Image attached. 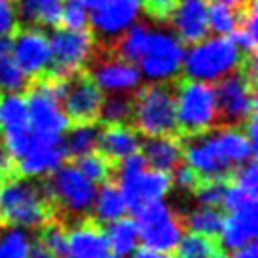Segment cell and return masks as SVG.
<instances>
[{
	"instance_id": "6da1fadb",
	"label": "cell",
	"mask_w": 258,
	"mask_h": 258,
	"mask_svg": "<svg viewBox=\"0 0 258 258\" xmlns=\"http://www.w3.org/2000/svg\"><path fill=\"white\" fill-rule=\"evenodd\" d=\"M0 211L2 221L25 230L42 228L51 217V202L43 185L30 177L0 179Z\"/></svg>"
},
{
	"instance_id": "7a4b0ae2",
	"label": "cell",
	"mask_w": 258,
	"mask_h": 258,
	"mask_svg": "<svg viewBox=\"0 0 258 258\" xmlns=\"http://www.w3.org/2000/svg\"><path fill=\"white\" fill-rule=\"evenodd\" d=\"M64 85V78L51 76L49 79H43L29 91V121L38 145L62 144V136L70 128V119L60 106Z\"/></svg>"
},
{
	"instance_id": "3957f363",
	"label": "cell",
	"mask_w": 258,
	"mask_h": 258,
	"mask_svg": "<svg viewBox=\"0 0 258 258\" xmlns=\"http://www.w3.org/2000/svg\"><path fill=\"white\" fill-rule=\"evenodd\" d=\"M243 64L241 49L230 36H211L190 43L183 57V72L188 79L215 83Z\"/></svg>"
},
{
	"instance_id": "277c9868",
	"label": "cell",
	"mask_w": 258,
	"mask_h": 258,
	"mask_svg": "<svg viewBox=\"0 0 258 258\" xmlns=\"http://www.w3.org/2000/svg\"><path fill=\"white\" fill-rule=\"evenodd\" d=\"M119 190L126 202V208L136 211L140 206L149 202H160L172 188L170 173L147 168L144 157L134 153L122 158L119 166Z\"/></svg>"
},
{
	"instance_id": "5b68a950",
	"label": "cell",
	"mask_w": 258,
	"mask_h": 258,
	"mask_svg": "<svg viewBox=\"0 0 258 258\" xmlns=\"http://www.w3.org/2000/svg\"><path fill=\"white\" fill-rule=\"evenodd\" d=\"M175 96V126L185 134L196 136L208 132L219 119L215 87L204 81L186 79L177 87Z\"/></svg>"
},
{
	"instance_id": "8992f818",
	"label": "cell",
	"mask_w": 258,
	"mask_h": 258,
	"mask_svg": "<svg viewBox=\"0 0 258 258\" xmlns=\"http://www.w3.org/2000/svg\"><path fill=\"white\" fill-rule=\"evenodd\" d=\"M132 121L136 130L147 138L172 134L175 126V96L164 83L142 89L132 100Z\"/></svg>"
},
{
	"instance_id": "52a82bcc",
	"label": "cell",
	"mask_w": 258,
	"mask_h": 258,
	"mask_svg": "<svg viewBox=\"0 0 258 258\" xmlns=\"http://www.w3.org/2000/svg\"><path fill=\"white\" fill-rule=\"evenodd\" d=\"M45 194L64 215L81 219L93 208L96 185L87 179L76 166H58L45 181Z\"/></svg>"
},
{
	"instance_id": "ba28073f",
	"label": "cell",
	"mask_w": 258,
	"mask_h": 258,
	"mask_svg": "<svg viewBox=\"0 0 258 258\" xmlns=\"http://www.w3.org/2000/svg\"><path fill=\"white\" fill-rule=\"evenodd\" d=\"M185 47L170 30L149 29L144 57L138 60V70L151 83H166L183 68Z\"/></svg>"
},
{
	"instance_id": "9c48e42d",
	"label": "cell",
	"mask_w": 258,
	"mask_h": 258,
	"mask_svg": "<svg viewBox=\"0 0 258 258\" xmlns=\"http://www.w3.org/2000/svg\"><path fill=\"white\" fill-rule=\"evenodd\" d=\"M140 239L147 249L160 252L173 251L183 237V221L164 202H149L134 211Z\"/></svg>"
},
{
	"instance_id": "30bf717a",
	"label": "cell",
	"mask_w": 258,
	"mask_h": 258,
	"mask_svg": "<svg viewBox=\"0 0 258 258\" xmlns=\"http://www.w3.org/2000/svg\"><path fill=\"white\" fill-rule=\"evenodd\" d=\"M51 76L72 78L91 60L94 51V36L85 29H58L49 36Z\"/></svg>"
},
{
	"instance_id": "8fae6325",
	"label": "cell",
	"mask_w": 258,
	"mask_h": 258,
	"mask_svg": "<svg viewBox=\"0 0 258 258\" xmlns=\"http://www.w3.org/2000/svg\"><path fill=\"white\" fill-rule=\"evenodd\" d=\"M0 126L2 144L15 160L36 147V138L30 128L29 108L21 94H4L0 98Z\"/></svg>"
},
{
	"instance_id": "7c38bea8",
	"label": "cell",
	"mask_w": 258,
	"mask_h": 258,
	"mask_svg": "<svg viewBox=\"0 0 258 258\" xmlns=\"http://www.w3.org/2000/svg\"><path fill=\"white\" fill-rule=\"evenodd\" d=\"M215 96L219 119L230 124H239L256 115L254 83L245 74L236 72L222 78L215 87Z\"/></svg>"
},
{
	"instance_id": "4fadbf2b",
	"label": "cell",
	"mask_w": 258,
	"mask_h": 258,
	"mask_svg": "<svg viewBox=\"0 0 258 258\" xmlns=\"http://www.w3.org/2000/svg\"><path fill=\"white\" fill-rule=\"evenodd\" d=\"M10 55L27 78H42L51 66L49 36L40 27H27L12 40Z\"/></svg>"
},
{
	"instance_id": "5bb4252c",
	"label": "cell",
	"mask_w": 258,
	"mask_h": 258,
	"mask_svg": "<svg viewBox=\"0 0 258 258\" xmlns=\"http://www.w3.org/2000/svg\"><path fill=\"white\" fill-rule=\"evenodd\" d=\"M183 158L200 179L224 181L230 172H234L222 158L211 132L190 136V140L183 145Z\"/></svg>"
},
{
	"instance_id": "9a60e30c",
	"label": "cell",
	"mask_w": 258,
	"mask_h": 258,
	"mask_svg": "<svg viewBox=\"0 0 258 258\" xmlns=\"http://www.w3.org/2000/svg\"><path fill=\"white\" fill-rule=\"evenodd\" d=\"M100 104L102 93L93 83V79L87 76H79V74L72 78H66L60 106L70 121L93 122L94 119H98Z\"/></svg>"
},
{
	"instance_id": "2e32d148",
	"label": "cell",
	"mask_w": 258,
	"mask_h": 258,
	"mask_svg": "<svg viewBox=\"0 0 258 258\" xmlns=\"http://www.w3.org/2000/svg\"><path fill=\"white\" fill-rule=\"evenodd\" d=\"M144 10V0H106L93 10L89 21L93 30L102 38H119L128 30Z\"/></svg>"
},
{
	"instance_id": "e0dca14e",
	"label": "cell",
	"mask_w": 258,
	"mask_h": 258,
	"mask_svg": "<svg viewBox=\"0 0 258 258\" xmlns=\"http://www.w3.org/2000/svg\"><path fill=\"white\" fill-rule=\"evenodd\" d=\"M89 78L100 89V93L106 94H130L132 91H136L144 79L138 66L122 57L98 60L93 66Z\"/></svg>"
},
{
	"instance_id": "ac0fdd59",
	"label": "cell",
	"mask_w": 258,
	"mask_h": 258,
	"mask_svg": "<svg viewBox=\"0 0 258 258\" xmlns=\"http://www.w3.org/2000/svg\"><path fill=\"white\" fill-rule=\"evenodd\" d=\"M208 0H175L170 21L179 42L196 43L208 38Z\"/></svg>"
},
{
	"instance_id": "d6986e66",
	"label": "cell",
	"mask_w": 258,
	"mask_h": 258,
	"mask_svg": "<svg viewBox=\"0 0 258 258\" xmlns=\"http://www.w3.org/2000/svg\"><path fill=\"white\" fill-rule=\"evenodd\" d=\"M258 232V208H245L237 211H230L228 217L222 219V226L219 232L222 251H237L245 245L256 239Z\"/></svg>"
},
{
	"instance_id": "ffe728a7",
	"label": "cell",
	"mask_w": 258,
	"mask_h": 258,
	"mask_svg": "<svg viewBox=\"0 0 258 258\" xmlns=\"http://www.w3.org/2000/svg\"><path fill=\"white\" fill-rule=\"evenodd\" d=\"M68 258H104L108 254L106 232L96 221H81L66 234Z\"/></svg>"
},
{
	"instance_id": "44dd1931",
	"label": "cell",
	"mask_w": 258,
	"mask_h": 258,
	"mask_svg": "<svg viewBox=\"0 0 258 258\" xmlns=\"http://www.w3.org/2000/svg\"><path fill=\"white\" fill-rule=\"evenodd\" d=\"M66 157L64 145H36L17 158V168L23 173V177H43V175H51L57 170L58 166H62Z\"/></svg>"
},
{
	"instance_id": "7402d4cb",
	"label": "cell",
	"mask_w": 258,
	"mask_h": 258,
	"mask_svg": "<svg viewBox=\"0 0 258 258\" xmlns=\"http://www.w3.org/2000/svg\"><path fill=\"white\" fill-rule=\"evenodd\" d=\"M144 157L145 164L153 170L170 173L173 172L183 160V145L177 138L170 136H153L144 144Z\"/></svg>"
},
{
	"instance_id": "603a6c76",
	"label": "cell",
	"mask_w": 258,
	"mask_h": 258,
	"mask_svg": "<svg viewBox=\"0 0 258 258\" xmlns=\"http://www.w3.org/2000/svg\"><path fill=\"white\" fill-rule=\"evenodd\" d=\"M98 147H100L102 155H106L109 160H122L140 151L142 147L140 132L124 122L108 124V128L100 132Z\"/></svg>"
},
{
	"instance_id": "cb8c5ba5",
	"label": "cell",
	"mask_w": 258,
	"mask_h": 258,
	"mask_svg": "<svg viewBox=\"0 0 258 258\" xmlns=\"http://www.w3.org/2000/svg\"><path fill=\"white\" fill-rule=\"evenodd\" d=\"M17 19L29 27H55L60 23L64 0H14Z\"/></svg>"
},
{
	"instance_id": "d4e9b609",
	"label": "cell",
	"mask_w": 258,
	"mask_h": 258,
	"mask_svg": "<svg viewBox=\"0 0 258 258\" xmlns=\"http://www.w3.org/2000/svg\"><path fill=\"white\" fill-rule=\"evenodd\" d=\"M91 211L94 213V221L98 224H109L126 215L128 208H126V202L122 198L119 186L106 181L94 194Z\"/></svg>"
},
{
	"instance_id": "484cf974",
	"label": "cell",
	"mask_w": 258,
	"mask_h": 258,
	"mask_svg": "<svg viewBox=\"0 0 258 258\" xmlns=\"http://www.w3.org/2000/svg\"><path fill=\"white\" fill-rule=\"evenodd\" d=\"M106 232V241H108V251L113 252L117 258H126L128 254L136 251V245L140 241V228L136 221L121 217L117 221L109 222Z\"/></svg>"
},
{
	"instance_id": "4316f807",
	"label": "cell",
	"mask_w": 258,
	"mask_h": 258,
	"mask_svg": "<svg viewBox=\"0 0 258 258\" xmlns=\"http://www.w3.org/2000/svg\"><path fill=\"white\" fill-rule=\"evenodd\" d=\"M64 134L66 138L62 145H64L66 155L79 158L98 149L100 130L93 122H76V126L68 128Z\"/></svg>"
},
{
	"instance_id": "83f0119b",
	"label": "cell",
	"mask_w": 258,
	"mask_h": 258,
	"mask_svg": "<svg viewBox=\"0 0 258 258\" xmlns=\"http://www.w3.org/2000/svg\"><path fill=\"white\" fill-rule=\"evenodd\" d=\"M175 251V258H219L222 254L221 245L215 241V237L200 236L194 232L181 237Z\"/></svg>"
},
{
	"instance_id": "f1b7e54d",
	"label": "cell",
	"mask_w": 258,
	"mask_h": 258,
	"mask_svg": "<svg viewBox=\"0 0 258 258\" xmlns=\"http://www.w3.org/2000/svg\"><path fill=\"white\" fill-rule=\"evenodd\" d=\"M147 38H149V27L144 23H134L128 30H124L119 36V42H117L119 57L130 62H138L144 57Z\"/></svg>"
},
{
	"instance_id": "f546056e",
	"label": "cell",
	"mask_w": 258,
	"mask_h": 258,
	"mask_svg": "<svg viewBox=\"0 0 258 258\" xmlns=\"http://www.w3.org/2000/svg\"><path fill=\"white\" fill-rule=\"evenodd\" d=\"M258 12H256V0H249V4L243 8V19H239L237 29L232 34V40L243 53H254L258 40Z\"/></svg>"
},
{
	"instance_id": "4dcf8cb0",
	"label": "cell",
	"mask_w": 258,
	"mask_h": 258,
	"mask_svg": "<svg viewBox=\"0 0 258 258\" xmlns=\"http://www.w3.org/2000/svg\"><path fill=\"white\" fill-rule=\"evenodd\" d=\"M32 236L29 230L8 226L0 230V258H29Z\"/></svg>"
},
{
	"instance_id": "1f68e13d",
	"label": "cell",
	"mask_w": 258,
	"mask_h": 258,
	"mask_svg": "<svg viewBox=\"0 0 258 258\" xmlns=\"http://www.w3.org/2000/svg\"><path fill=\"white\" fill-rule=\"evenodd\" d=\"M222 219L224 217L221 215V211H217V208L200 206V208H194L188 211V215L185 217V224L186 228L194 232V234L217 237L219 232H221Z\"/></svg>"
},
{
	"instance_id": "d6a6232c",
	"label": "cell",
	"mask_w": 258,
	"mask_h": 258,
	"mask_svg": "<svg viewBox=\"0 0 258 258\" xmlns=\"http://www.w3.org/2000/svg\"><path fill=\"white\" fill-rule=\"evenodd\" d=\"M239 25V15L234 8L213 2L208 6V27L215 36H232Z\"/></svg>"
},
{
	"instance_id": "836d02e7",
	"label": "cell",
	"mask_w": 258,
	"mask_h": 258,
	"mask_svg": "<svg viewBox=\"0 0 258 258\" xmlns=\"http://www.w3.org/2000/svg\"><path fill=\"white\" fill-rule=\"evenodd\" d=\"M132 113V100L128 94H108L102 98L98 119L106 124H121Z\"/></svg>"
},
{
	"instance_id": "e575fe53",
	"label": "cell",
	"mask_w": 258,
	"mask_h": 258,
	"mask_svg": "<svg viewBox=\"0 0 258 258\" xmlns=\"http://www.w3.org/2000/svg\"><path fill=\"white\" fill-rule=\"evenodd\" d=\"M76 168L94 185L96 183H106L111 175V160L98 151H93L89 155L79 157Z\"/></svg>"
},
{
	"instance_id": "d590c367",
	"label": "cell",
	"mask_w": 258,
	"mask_h": 258,
	"mask_svg": "<svg viewBox=\"0 0 258 258\" xmlns=\"http://www.w3.org/2000/svg\"><path fill=\"white\" fill-rule=\"evenodd\" d=\"M27 76L15 64L12 55L0 57V93L19 94L27 87Z\"/></svg>"
},
{
	"instance_id": "8d00e7d4",
	"label": "cell",
	"mask_w": 258,
	"mask_h": 258,
	"mask_svg": "<svg viewBox=\"0 0 258 258\" xmlns=\"http://www.w3.org/2000/svg\"><path fill=\"white\" fill-rule=\"evenodd\" d=\"M256 192L258 190L245 188V186L237 185V183H230V185L224 186L221 204L224 206V209H228V211L254 208V206H256Z\"/></svg>"
},
{
	"instance_id": "74e56055",
	"label": "cell",
	"mask_w": 258,
	"mask_h": 258,
	"mask_svg": "<svg viewBox=\"0 0 258 258\" xmlns=\"http://www.w3.org/2000/svg\"><path fill=\"white\" fill-rule=\"evenodd\" d=\"M40 243L55 258H68V254H66V232L58 222H45L43 224Z\"/></svg>"
},
{
	"instance_id": "f35d334b",
	"label": "cell",
	"mask_w": 258,
	"mask_h": 258,
	"mask_svg": "<svg viewBox=\"0 0 258 258\" xmlns=\"http://www.w3.org/2000/svg\"><path fill=\"white\" fill-rule=\"evenodd\" d=\"M224 183L221 179H202L194 186V198L200 206L206 208H217L222 200Z\"/></svg>"
},
{
	"instance_id": "ab89813d",
	"label": "cell",
	"mask_w": 258,
	"mask_h": 258,
	"mask_svg": "<svg viewBox=\"0 0 258 258\" xmlns=\"http://www.w3.org/2000/svg\"><path fill=\"white\" fill-rule=\"evenodd\" d=\"M60 23L64 25V29H72V30L85 29V25L89 23V12L81 4H76V2L68 0L64 6H62Z\"/></svg>"
},
{
	"instance_id": "60d3db41",
	"label": "cell",
	"mask_w": 258,
	"mask_h": 258,
	"mask_svg": "<svg viewBox=\"0 0 258 258\" xmlns=\"http://www.w3.org/2000/svg\"><path fill=\"white\" fill-rule=\"evenodd\" d=\"M234 183L251 188V190H258V166L254 160H249L245 164L237 166L236 175H234Z\"/></svg>"
},
{
	"instance_id": "b9f144b4",
	"label": "cell",
	"mask_w": 258,
	"mask_h": 258,
	"mask_svg": "<svg viewBox=\"0 0 258 258\" xmlns=\"http://www.w3.org/2000/svg\"><path fill=\"white\" fill-rule=\"evenodd\" d=\"M17 14H15L14 0H0V38H6L14 32L17 25Z\"/></svg>"
},
{
	"instance_id": "7bdbcfd3",
	"label": "cell",
	"mask_w": 258,
	"mask_h": 258,
	"mask_svg": "<svg viewBox=\"0 0 258 258\" xmlns=\"http://www.w3.org/2000/svg\"><path fill=\"white\" fill-rule=\"evenodd\" d=\"M198 181H200V177L186 164H179L173 170L172 185H175L179 190H194V186L198 185Z\"/></svg>"
},
{
	"instance_id": "ee69618b",
	"label": "cell",
	"mask_w": 258,
	"mask_h": 258,
	"mask_svg": "<svg viewBox=\"0 0 258 258\" xmlns=\"http://www.w3.org/2000/svg\"><path fill=\"white\" fill-rule=\"evenodd\" d=\"M175 0H144V8L151 17H155L158 21H164L170 17Z\"/></svg>"
},
{
	"instance_id": "f6af8a7d",
	"label": "cell",
	"mask_w": 258,
	"mask_h": 258,
	"mask_svg": "<svg viewBox=\"0 0 258 258\" xmlns=\"http://www.w3.org/2000/svg\"><path fill=\"white\" fill-rule=\"evenodd\" d=\"M132 258H175L172 256L170 252H160V251H153V249H140V251H134L132 252Z\"/></svg>"
},
{
	"instance_id": "bcb514c9",
	"label": "cell",
	"mask_w": 258,
	"mask_h": 258,
	"mask_svg": "<svg viewBox=\"0 0 258 258\" xmlns=\"http://www.w3.org/2000/svg\"><path fill=\"white\" fill-rule=\"evenodd\" d=\"M6 175H10V155L0 140V179H4Z\"/></svg>"
},
{
	"instance_id": "7dc6e473",
	"label": "cell",
	"mask_w": 258,
	"mask_h": 258,
	"mask_svg": "<svg viewBox=\"0 0 258 258\" xmlns=\"http://www.w3.org/2000/svg\"><path fill=\"white\" fill-rule=\"evenodd\" d=\"M29 258H55L42 243H32V249L29 252Z\"/></svg>"
},
{
	"instance_id": "c3c4849f",
	"label": "cell",
	"mask_w": 258,
	"mask_h": 258,
	"mask_svg": "<svg viewBox=\"0 0 258 258\" xmlns=\"http://www.w3.org/2000/svg\"><path fill=\"white\" fill-rule=\"evenodd\" d=\"M70 2H76V4H81L87 10H96L98 6H102L106 0H70Z\"/></svg>"
},
{
	"instance_id": "681fc988",
	"label": "cell",
	"mask_w": 258,
	"mask_h": 258,
	"mask_svg": "<svg viewBox=\"0 0 258 258\" xmlns=\"http://www.w3.org/2000/svg\"><path fill=\"white\" fill-rule=\"evenodd\" d=\"M219 4H224V6H230L234 10H239V8H245L249 4V0H215Z\"/></svg>"
},
{
	"instance_id": "f907efd6",
	"label": "cell",
	"mask_w": 258,
	"mask_h": 258,
	"mask_svg": "<svg viewBox=\"0 0 258 258\" xmlns=\"http://www.w3.org/2000/svg\"><path fill=\"white\" fill-rule=\"evenodd\" d=\"M10 49H12V40L10 38H0V57L4 55H10Z\"/></svg>"
},
{
	"instance_id": "816d5d0a",
	"label": "cell",
	"mask_w": 258,
	"mask_h": 258,
	"mask_svg": "<svg viewBox=\"0 0 258 258\" xmlns=\"http://www.w3.org/2000/svg\"><path fill=\"white\" fill-rule=\"evenodd\" d=\"M104 258H117V256H108V254H106V256H104Z\"/></svg>"
},
{
	"instance_id": "f5cc1de1",
	"label": "cell",
	"mask_w": 258,
	"mask_h": 258,
	"mask_svg": "<svg viewBox=\"0 0 258 258\" xmlns=\"http://www.w3.org/2000/svg\"><path fill=\"white\" fill-rule=\"evenodd\" d=\"M0 222H2V211H0Z\"/></svg>"
},
{
	"instance_id": "db71d44e",
	"label": "cell",
	"mask_w": 258,
	"mask_h": 258,
	"mask_svg": "<svg viewBox=\"0 0 258 258\" xmlns=\"http://www.w3.org/2000/svg\"><path fill=\"white\" fill-rule=\"evenodd\" d=\"M219 258H226V256H224V254H221V256H219Z\"/></svg>"
}]
</instances>
